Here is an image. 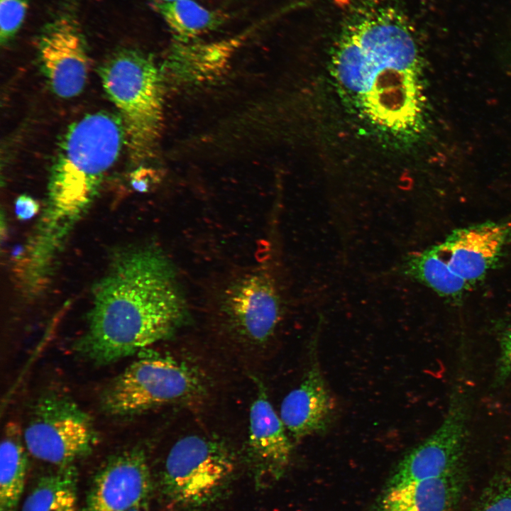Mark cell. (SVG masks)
<instances>
[{"mask_svg":"<svg viewBox=\"0 0 511 511\" xmlns=\"http://www.w3.org/2000/svg\"><path fill=\"white\" fill-rule=\"evenodd\" d=\"M30 0H0V41L8 43L20 30Z\"/></svg>","mask_w":511,"mask_h":511,"instance_id":"obj_22","label":"cell"},{"mask_svg":"<svg viewBox=\"0 0 511 511\" xmlns=\"http://www.w3.org/2000/svg\"><path fill=\"white\" fill-rule=\"evenodd\" d=\"M280 416L260 391L249 413L247 460L257 490L273 486L285 474L292 445Z\"/></svg>","mask_w":511,"mask_h":511,"instance_id":"obj_12","label":"cell"},{"mask_svg":"<svg viewBox=\"0 0 511 511\" xmlns=\"http://www.w3.org/2000/svg\"><path fill=\"white\" fill-rule=\"evenodd\" d=\"M77 477L72 464L41 476L26 498L22 511H77Z\"/></svg>","mask_w":511,"mask_h":511,"instance_id":"obj_18","label":"cell"},{"mask_svg":"<svg viewBox=\"0 0 511 511\" xmlns=\"http://www.w3.org/2000/svg\"><path fill=\"white\" fill-rule=\"evenodd\" d=\"M38 53L43 72L57 96L69 99L82 92L89 59L83 33L72 14L62 13L45 26Z\"/></svg>","mask_w":511,"mask_h":511,"instance_id":"obj_10","label":"cell"},{"mask_svg":"<svg viewBox=\"0 0 511 511\" xmlns=\"http://www.w3.org/2000/svg\"><path fill=\"white\" fill-rule=\"evenodd\" d=\"M420 55L403 18L392 9L372 11L348 24L333 55L337 82L373 123L407 132L422 121Z\"/></svg>","mask_w":511,"mask_h":511,"instance_id":"obj_2","label":"cell"},{"mask_svg":"<svg viewBox=\"0 0 511 511\" xmlns=\"http://www.w3.org/2000/svg\"><path fill=\"white\" fill-rule=\"evenodd\" d=\"M402 272L452 301H459L471 289L449 267L437 245L410 255L403 262Z\"/></svg>","mask_w":511,"mask_h":511,"instance_id":"obj_16","label":"cell"},{"mask_svg":"<svg viewBox=\"0 0 511 511\" xmlns=\"http://www.w3.org/2000/svg\"><path fill=\"white\" fill-rule=\"evenodd\" d=\"M464 484L460 466L439 478L388 488L378 511H456Z\"/></svg>","mask_w":511,"mask_h":511,"instance_id":"obj_15","label":"cell"},{"mask_svg":"<svg viewBox=\"0 0 511 511\" xmlns=\"http://www.w3.org/2000/svg\"><path fill=\"white\" fill-rule=\"evenodd\" d=\"M500 346L501 351L500 374L505 378L511 374V329L502 334Z\"/></svg>","mask_w":511,"mask_h":511,"instance_id":"obj_25","label":"cell"},{"mask_svg":"<svg viewBox=\"0 0 511 511\" xmlns=\"http://www.w3.org/2000/svg\"><path fill=\"white\" fill-rule=\"evenodd\" d=\"M161 180L158 171L145 167H140L131 173V185L138 192L147 193L152 190Z\"/></svg>","mask_w":511,"mask_h":511,"instance_id":"obj_23","label":"cell"},{"mask_svg":"<svg viewBox=\"0 0 511 511\" xmlns=\"http://www.w3.org/2000/svg\"><path fill=\"white\" fill-rule=\"evenodd\" d=\"M124 142L119 118L106 112L89 114L67 129L51 167L48 205L33 251L51 253L96 196Z\"/></svg>","mask_w":511,"mask_h":511,"instance_id":"obj_3","label":"cell"},{"mask_svg":"<svg viewBox=\"0 0 511 511\" xmlns=\"http://www.w3.org/2000/svg\"><path fill=\"white\" fill-rule=\"evenodd\" d=\"M511 238V218L461 228L437 244L451 269L471 287L494 267Z\"/></svg>","mask_w":511,"mask_h":511,"instance_id":"obj_13","label":"cell"},{"mask_svg":"<svg viewBox=\"0 0 511 511\" xmlns=\"http://www.w3.org/2000/svg\"><path fill=\"white\" fill-rule=\"evenodd\" d=\"M473 511H511V478L500 475L483 489Z\"/></svg>","mask_w":511,"mask_h":511,"instance_id":"obj_21","label":"cell"},{"mask_svg":"<svg viewBox=\"0 0 511 511\" xmlns=\"http://www.w3.org/2000/svg\"><path fill=\"white\" fill-rule=\"evenodd\" d=\"M154 6L178 42L187 43L219 27L225 16L193 0L157 1Z\"/></svg>","mask_w":511,"mask_h":511,"instance_id":"obj_20","label":"cell"},{"mask_svg":"<svg viewBox=\"0 0 511 511\" xmlns=\"http://www.w3.org/2000/svg\"><path fill=\"white\" fill-rule=\"evenodd\" d=\"M129 511H149L148 501L144 502L138 506L131 509Z\"/></svg>","mask_w":511,"mask_h":511,"instance_id":"obj_26","label":"cell"},{"mask_svg":"<svg viewBox=\"0 0 511 511\" xmlns=\"http://www.w3.org/2000/svg\"><path fill=\"white\" fill-rule=\"evenodd\" d=\"M157 1H163V2H170V1H177V0H157Z\"/></svg>","mask_w":511,"mask_h":511,"instance_id":"obj_27","label":"cell"},{"mask_svg":"<svg viewBox=\"0 0 511 511\" xmlns=\"http://www.w3.org/2000/svg\"><path fill=\"white\" fill-rule=\"evenodd\" d=\"M23 437L33 456L58 466L89 454L97 438L90 416L60 395H48L36 403Z\"/></svg>","mask_w":511,"mask_h":511,"instance_id":"obj_7","label":"cell"},{"mask_svg":"<svg viewBox=\"0 0 511 511\" xmlns=\"http://www.w3.org/2000/svg\"><path fill=\"white\" fill-rule=\"evenodd\" d=\"M203 385L189 366L170 356L144 355L109 385L101 397L104 410L130 415L167 403L198 397Z\"/></svg>","mask_w":511,"mask_h":511,"instance_id":"obj_6","label":"cell"},{"mask_svg":"<svg viewBox=\"0 0 511 511\" xmlns=\"http://www.w3.org/2000/svg\"><path fill=\"white\" fill-rule=\"evenodd\" d=\"M26 449L20 427L8 423L0 447V511H15L20 501L28 468Z\"/></svg>","mask_w":511,"mask_h":511,"instance_id":"obj_17","label":"cell"},{"mask_svg":"<svg viewBox=\"0 0 511 511\" xmlns=\"http://www.w3.org/2000/svg\"><path fill=\"white\" fill-rule=\"evenodd\" d=\"M220 309L237 334L253 344L265 342L281 315L280 297L273 278L259 270L236 279L223 292Z\"/></svg>","mask_w":511,"mask_h":511,"instance_id":"obj_8","label":"cell"},{"mask_svg":"<svg viewBox=\"0 0 511 511\" xmlns=\"http://www.w3.org/2000/svg\"><path fill=\"white\" fill-rule=\"evenodd\" d=\"M103 88L116 106L131 160L155 157L163 124L164 83L153 57L136 49L114 53L102 65Z\"/></svg>","mask_w":511,"mask_h":511,"instance_id":"obj_4","label":"cell"},{"mask_svg":"<svg viewBox=\"0 0 511 511\" xmlns=\"http://www.w3.org/2000/svg\"><path fill=\"white\" fill-rule=\"evenodd\" d=\"M467 414L461 397L454 395L437 429L399 462L386 488L443 476L461 466Z\"/></svg>","mask_w":511,"mask_h":511,"instance_id":"obj_9","label":"cell"},{"mask_svg":"<svg viewBox=\"0 0 511 511\" xmlns=\"http://www.w3.org/2000/svg\"><path fill=\"white\" fill-rule=\"evenodd\" d=\"M238 43V38L209 44L177 41L170 53L166 66L175 74L204 77L220 70Z\"/></svg>","mask_w":511,"mask_h":511,"instance_id":"obj_19","label":"cell"},{"mask_svg":"<svg viewBox=\"0 0 511 511\" xmlns=\"http://www.w3.org/2000/svg\"><path fill=\"white\" fill-rule=\"evenodd\" d=\"M185 314L170 263L153 249L131 250L97 285L75 349L96 364H109L166 339Z\"/></svg>","mask_w":511,"mask_h":511,"instance_id":"obj_1","label":"cell"},{"mask_svg":"<svg viewBox=\"0 0 511 511\" xmlns=\"http://www.w3.org/2000/svg\"><path fill=\"white\" fill-rule=\"evenodd\" d=\"M335 405L319 366L312 360L302 383L283 399L280 417L292 438L300 441L324 431Z\"/></svg>","mask_w":511,"mask_h":511,"instance_id":"obj_14","label":"cell"},{"mask_svg":"<svg viewBox=\"0 0 511 511\" xmlns=\"http://www.w3.org/2000/svg\"><path fill=\"white\" fill-rule=\"evenodd\" d=\"M153 489L145 451L123 450L109 457L94 476L85 511H129L149 501Z\"/></svg>","mask_w":511,"mask_h":511,"instance_id":"obj_11","label":"cell"},{"mask_svg":"<svg viewBox=\"0 0 511 511\" xmlns=\"http://www.w3.org/2000/svg\"><path fill=\"white\" fill-rule=\"evenodd\" d=\"M14 207L17 218L23 221L31 219L40 209L39 203L26 194L18 196L15 201Z\"/></svg>","mask_w":511,"mask_h":511,"instance_id":"obj_24","label":"cell"},{"mask_svg":"<svg viewBox=\"0 0 511 511\" xmlns=\"http://www.w3.org/2000/svg\"><path fill=\"white\" fill-rule=\"evenodd\" d=\"M236 473L226 445L198 435L179 439L154 485L163 511H208L225 500Z\"/></svg>","mask_w":511,"mask_h":511,"instance_id":"obj_5","label":"cell"}]
</instances>
